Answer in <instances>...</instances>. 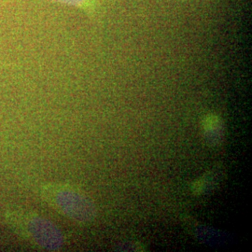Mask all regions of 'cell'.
<instances>
[{
  "instance_id": "1",
  "label": "cell",
  "mask_w": 252,
  "mask_h": 252,
  "mask_svg": "<svg viewBox=\"0 0 252 252\" xmlns=\"http://www.w3.org/2000/svg\"><path fill=\"white\" fill-rule=\"evenodd\" d=\"M10 225L28 240L48 250H56L63 242L62 235L56 227L41 217L32 214L9 215Z\"/></svg>"
},
{
  "instance_id": "2",
  "label": "cell",
  "mask_w": 252,
  "mask_h": 252,
  "mask_svg": "<svg viewBox=\"0 0 252 252\" xmlns=\"http://www.w3.org/2000/svg\"><path fill=\"white\" fill-rule=\"evenodd\" d=\"M43 194L49 203L65 216L81 221L89 220L93 217L94 208L90 200L70 186H47Z\"/></svg>"
},
{
  "instance_id": "3",
  "label": "cell",
  "mask_w": 252,
  "mask_h": 252,
  "mask_svg": "<svg viewBox=\"0 0 252 252\" xmlns=\"http://www.w3.org/2000/svg\"><path fill=\"white\" fill-rule=\"evenodd\" d=\"M204 128H205V131L207 132L208 137H210L212 139H213V135H220L219 132L220 130V122L219 118L214 115L208 116L205 120Z\"/></svg>"
},
{
  "instance_id": "4",
  "label": "cell",
  "mask_w": 252,
  "mask_h": 252,
  "mask_svg": "<svg viewBox=\"0 0 252 252\" xmlns=\"http://www.w3.org/2000/svg\"><path fill=\"white\" fill-rule=\"evenodd\" d=\"M53 1L71 5L79 8H90L94 4V0H53Z\"/></svg>"
}]
</instances>
